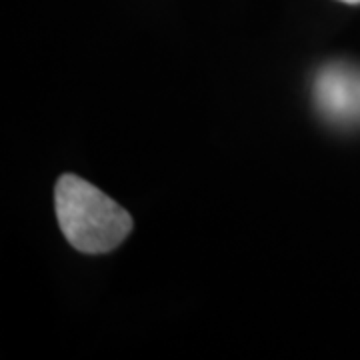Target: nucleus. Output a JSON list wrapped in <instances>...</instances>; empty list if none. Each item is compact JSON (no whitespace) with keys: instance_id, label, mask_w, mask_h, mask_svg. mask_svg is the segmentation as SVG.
Wrapping results in <instances>:
<instances>
[{"instance_id":"1","label":"nucleus","mask_w":360,"mask_h":360,"mask_svg":"<svg viewBox=\"0 0 360 360\" xmlns=\"http://www.w3.org/2000/svg\"><path fill=\"white\" fill-rule=\"evenodd\" d=\"M54 208L68 245L86 255L110 252L132 231V217L110 196L77 174H63L54 186Z\"/></svg>"},{"instance_id":"2","label":"nucleus","mask_w":360,"mask_h":360,"mask_svg":"<svg viewBox=\"0 0 360 360\" xmlns=\"http://www.w3.org/2000/svg\"><path fill=\"white\" fill-rule=\"evenodd\" d=\"M340 2H347V4H360V0H340Z\"/></svg>"}]
</instances>
